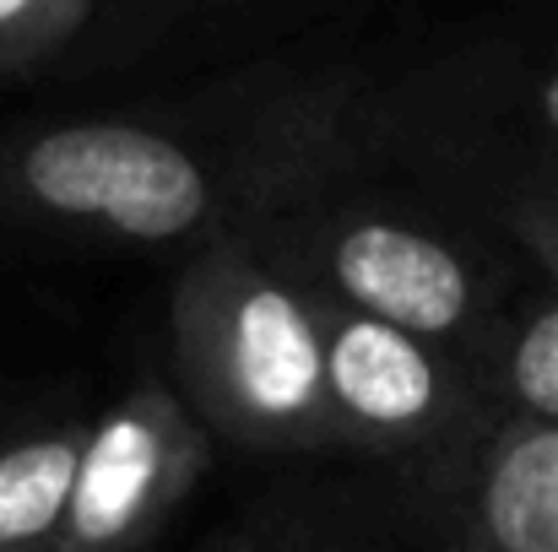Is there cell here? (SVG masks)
<instances>
[{"mask_svg": "<svg viewBox=\"0 0 558 552\" xmlns=\"http://www.w3.org/2000/svg\"><path fill=\"white\" fill-rule=\"evenodd\" d=\"M407 537L477 552H558V422L494 412L456 444L407 461Z\"/></svg>", "mask_w": 558, "mask_h": 552, "instance_id": "cell-6", "label": "cell"}, {"mask_svg": "<svg viewBox=\"0 0 558 552\" xmlns=\"http://www.w3.org/2000/svg\"><path fill=\"white\" fill-rule=\"evenodd\" d=\"M206 471V422L180 384H142L104 422L82 433L76 482L54 542L65 548H131L147 542Z\"/></svg>", "mask_w": 558, "mask_h": 552, "instance_id": "cell-7", "label": "cell"}, {"mask_svg": "<svg viewBox=\"0 0 558 552\" xmlns=\"http://www.w3.org/2000/svg\"><path fill=\"white\" fill-rule=\"evenodd\" d=\"M472 211H483L515 255L558 282V180H494V184H439Z\"/></svg>", "mask_w": 558, "mask_h": 552, "instance_id": "cell-10", "label": "cell"}, {"mask_svg": "<svg viewBox=\"0 0 558 552\" xmlns=\"http://www.w3.org/2000/svg\"><path fill=\"white\" fill-rule=\"evenodd\" d=\"M87 0H0V44L60 38L82 22Z\"/></svg>", "mask_w": 558, "mask_h": 552, "instance_id": "cell-11", "label": "cell"}, {"mask_svg": "<svg viewBox=\"0 0 558 552\" xmlns=\"http://www.w3.org/2000/svg\"><path fill=\"white\" fill-rule=\"evenodd\" d=\"M543 277V271H537ZM477 384L499 412L548 417L558 422V282L543 277V287H515L505 326L494 347L483 353Z\"/></svg>", "mask_w": 558, "mask_h": 552, "instance_id": "cell-8", "label": "cell"}, {"mask_svg": "<svg viewBox=\"0 0 558 552\" xmlns=\"http://www.w3.org/2000/svg\"><path fill=\"white\" fill-rule=\"evenodd\" d=\"M385 71L255 65L142 114H93L33 136L22 195L71 228L136 249H195L331 180L385 169Z\"/></svg>", "mask_w": 558, "mask_h": 552, "instance_id": "cell-1", "label": "cell"}, {"mask_svg": "<svg viewBox=\"0 0 558 552\" xmlns=\"http://www.w3.org/2000/svg\"><path fill=\"white\" fill-rule=\"evenodd\" d=\"M374 174L320 184L239 233L299 287L434 342L477 379L521 287L515 244L423 174L412 189L369 184Z\"/></svg>", "mask_w": 558, "mask_h": 552, "instance_id": "cell-2", "label": "cell"}, {"mask_svg": "<svg viewBox=\"0 0 558 552\" xmlns=\"http://www.w3.org/2000/svg\"><path fill=\"white\" fill-rule=\"evenodd\" d=\"M76 455H82V433L27 439L0 455V548L54 542V526L76 482Z\"/></svg>", "mask_w": 558, "mask_h": 552, "instance_id": "cell-9", "label": "cell"}, {"mask_svg": "<svg viewBox=\"0 0 558 552\" xmlns=\"http://www.w3.org/2000/svg\"><path fill=\"white\" fill-rule=\"evenodd\" d=\"M206 5H260V0H206Z\"/></svg>", "mask_w": 558, "mask_h": 552, "instance_id": "cell-12", "label": "cell"}, {"mask_svg": "<svg viewBox=\"0 0 558 552\" xmlns=\"http://www.w3.org/2000/svg\"><path fill=\"white\" fill-rule=\"evenodd\" d=\"M310 293V287H304ZM320 336V390L331 450H369L379 461H417L472 433L499 406L450 353L364 315L342 298L310 293Z\"/></svg>", "mask_w": 558, "mask_h": 552, "instance_id": "cell-5", "label": "cell"}, {"mask_svg": "<svg viewBox=\"0 0 558 552\" xmlns=\"http://www.w3.org/2000/svg\"><path fill=\"white\" fill-rule=\"evenodd\" d=\"M174 373L206 433L244 450H331L310 293L244 233L190 249L169 304Z\"/></svg>", "mask_w": 558, "mask_h": 552, "instance_id": "cell-3", "label": "cell"}, {"mask_svg": "<svg viewBox=\"0 0 558 552\" xmlns=\"http://www.w3.org/2000/svg\"><path fill=\"white\" fill-rule=\"evenodd\" d=\"M390 169L434 184L558 180V38H472L379 82Z\"/></svg>", "mask_w": 558, "mask_h": 552, "instance_id": "cell-4", "label": "cell"}]
</instances>
